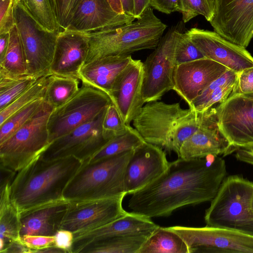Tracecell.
Masks as SVG:
<instances>
[{"mask_svg": "<svg viewBox=\"0 0 253 253\" xmlns=\"http://www.w3.org/2000/svg\"><path fill=\"white\" fill-rule=\"evenodd\" d=\"M150 4L153 8L167 14L181 10L180 0H150Z\"/></svg>", "mask_w": 253, "mask_h": 253, "instance_id": "45", "label": "cell"}, {"mask_svg": "<svg viewBox=\"0 0 253 253\" xmlns=\"http://www.w3.org/2000/svg\"><path fill=\"white\" fill-rule=\"evenodd\" d=\"M2 253H32V251L23 244L20 239L10 243Z\"/></svg>", "mask_w": 253, "mask_h": 253, "instance_id": "47", "label": "cell"}, {"mask_svg": "<svg viewBox=\"0 0 253 253\" xmlns=\"http://www.w3.org/2000/svg\"><path fill=\"white\" fill-rule=\"evenodd\" d=\"M124 13L134 17L133 0H120Z\"/></svg>", "mask_w": 253, "mask_h": 253, "instance_id": "50", "label": "cell"}, {"mask_svg": "<svg viewBox=\"0 0 253 253\" xmlns=\"http://www.w3.org/2000/svg\"><path fill=\"white\" fill-rule=\"evenodd\" d=\"M133 150L83 164L67 185L63 198L71 201L125 196V171Z\"/></svg>", "mask_w": 253, "mask_h": 253, "instance_id": "4", "label": "cell"}, {"mask_svg": "<svg viewBox=\"0 0 253 253\" xmlns=\"http://www.w3.org/2000/svg\"><path fill=\"white\" fill-rule=\"evenodd\" d=\"M151 233L137 235L116 236L95 242L82 253H138Z\"/></svg>", "mask_w": 253, "mask_h": 253, "instance_id": "28", "label": "cell"}, {"mask_svg": "<svg viewBox=\"0 0 253 253\" xmlns=\"http://www.w3.org/2000/svg\"><path fill=\"white\" fill-rule=\"evenodd\" d=\"M23 244L32 251V253L54 245V237L42 235H25L21 237Z\"/></svg>", "mask_w": 253, "mask_h": 253, "instance_id": "43", "label": "cell"}, {"mask_svg": "<svg viewBox=\"0 0 253 253\" xmlns=\"http://www.w3.org/2000/svg\"><path fill=\"white\" fill-rule=\"evenodd\" d=\"M51 73L41 77L27 90L0 110V125L11 115L31 104L33 102L44 98L48 78Z\"/></svg>", "mask_w": 253, "mask_h": 253, "instance_id": "34", "label": "cell"}, {"mask_svg": "<svg viewBox=\"0 0 253 253\" xmlns=\"http://www.w3.org/2000/svg\"><path fill=\"white\" fill-rule=\"evenodd\" d=\"M177 234L188 253H253V234L226 228L206 226L167 227Z\"/></svg>", "mask_w": 253, "mask_h": 253, "instance_id": "11", "label": "cell"}, {"mask_svg": "<svg viewBox=\"0 0 253 253\" xmlns=\"http://www.w3.org/2000/svg\"><path fill=\"white\" fill-rule=\"evenodd\" d=\"M143 77V62L133 59L117 77L109 93L112 103L126 125H130L145 103Z\"/></svg>", "mask_w": 253, "mask_h": 253, "instance_id": "18", "label": "cell"}, {"mask_svg": "<svg viewBox=\"0 0 253 253\" xmlns=\"http://www.w3.org/2000/svg\"><path fill=\"white\" fill-rule=\"evenodd\" d=\"M54 237V245L63 250L66 253H72V248L74 241V234L72 232L65 230H59Z\"/></svg>", "mask_w": 253, "mask_h": 253, "instance_id": "44", "label": "cell"}, {"mask_svg": "<svg viewBox=\"0 0 253 253\" xmlns=\"http://www.w3.org/2000/svg\"><path fill=\"white\" fill-rule=\"evenodd\" d=\"M40 78L29 75L17 77L0 75V110L18 97Z\"/></svg>", "mask_w": 253, "mask_h": 253, "instance_id": "33", "label": "cell"}, {"mask_svg": "<svg viewBox=\"0 0 253 253\" xmlns=\"http://www.w3.org/2000/svg\"><path fill=\"white\" fill-rule=\"evenodd\" d=\"M7 50L3 60L0 62V75L17 77L28 75L25 54L15 25L10 30Z\"/></svg>", "mask_w": 253, "mask_h": 253, "instance_id": "30", "label": "cell"}, {"mask_svg": "<svg viewBox=\"0 0 253 253\" xmlns=\"http://www.w3.org/2000/svg\"><path fill=\"white\" fill-rule=\"evenodd\" d=\"M15 0H0V34L9 32L14 26Z\"/></svg>", "mask_w": 253, "mask_h": 253, "instance_id": "41", "label": "cell"}, {"mask_svg": "<svg viewBox=\"0 0 253 253\" xmlns=\"http://www.w3.org/2000/svg\"><path fill=\"white\" fill-rule=\"evenodd\" d=\"M167 28V25L154 14L150 6L135 21L85 34L88 39L89 47L84 64L106 56L130 55L143 49H155Z\"/></svg>", "mask_w": 253, "mask_h": 253, "instance_id": "3", "label": "cell"}, {"mask_svg": "<svg viewBox=\"0 0 253 253\" xmlns=\"http://www.w3.org/2000/svg\"><path fill=\"white\" fill-rule=\"evenodd\" d=\"M134 19L115 12L108 0H80L66 30L89 34L121 26Z\"/></svg>", "mask_w": 253, "mask_h": 253, "instance_id": "20", "label": "cell"}, {"mask_svg": "<svg viewBox=\"0 0 253 253\" xmlns=\"http://www.w3.org/2000/svg\"><path fill=\"white\" fill-rule=\"evenodd\" d=\"M11 181L1 183L0 200V253L12 242L20 239L19 212L10 197Z\"/></svg>", "mask_w": 253, "mask_h": 253, "instance_id": "26", "label": "cell"}, {"mask_svg": "<svg viewBox=\"0 0 253 253\" xmlns=\"http://www.w3.org/2000/svg\"><path fill=\"white\" fill-rule=\"evenodd\" d=\"M105 110L92 121L51 142L40 155L41 158L52 160L73 156L83 163L87 162L109 140L102 127Z\"/></svg>", "mask_w": 253, "mask_h": 253, "instance_id": "13", "label": "cell"}, {"mask_svg": "<svg viewBox=\"0 0 253 253\" xmlns=\"http://www.w3.org/2000/svg\"><path fill=\"white\" fill-rule=\"evenodd\" d=\"M233 151L217 127L214 109L212 107L202 126L184 142L177 155L178 158L192 159L219 155L225 156Z\"/></svg>", "mask_w": 253, "mask_h": 253, "instance_id": "23", "label": "cell"}, {"mask_svg": "<svg viewBox=\"0 0 253 253\" xmlns=\"http://www.w3.org/2000/svg\"><path fill=\"white\" fill-rule=\"evenodd\" d=\"M138 253H188V250L177 234L159 226L151 233Z\"/></svg>", "mask_w": 253, "mask_h": 253, "instance_id": "27", "label": "cell"}, {"mask_svg": "<svg viewBox=\"0 0 253 253\" xmlns=\"http://www.w3.org/2000/svg\"><path fill=\"white\" fill-rule=\"evenodd\" d=\"M134 18L138 19L143 12L150 6V0H133Z\"/></svg>", "mask_w": 253, "mask_h": 253, "instance_id": "48", "label": "cell"}, {"mask_svg": "<svg viewBox=\"0 0 253 253\" xmlns=\"http://www.w3.org/2000/svg\"><path fill=\"white\" fill-rule=\"evenodd\" d=\"M206 58L194 43L187 32L181 33L175 49L176 65Z\"/></svg>", "mask_w": 253, "mask_h": 253, "instance_id": "38", "label": "cell"}, {"mask_svg": "<svg viewBox=\"0 0 253 253\" xmlns=\"http://www.w3.org/2000/svg\"><path fill=\"white\" fill-rule=\"evenodd\" d=\"M83 163L73 156L45 160L40 155L16 172L10 197L19 212L64 199V191Z\"/></svg>", "mask_w": 253, "mask_h": 253, "instance_id": "2", "label": "cell"}, {"mask_svg": "<svg viewBox=\"0 0 253 253\" xmlns=\"http://www.w3.org/2000/svg\"><path fill=\"white\" fill-rule=\"evenodd\" d=\"M159 226L146 216L131 211L90 231L74 235L72 253H82L88 245L100 240L116 236L151 233Z\"/></svg>", "mask_w": 253, "mask_h": 253, "instance_id": "21", "label": "cell"}, {"mask_svg": "<svg viewBox=\"0 0 253 253\" xmlns=\"http://www.w3.org/2000/svg\"><path fill=\"white\" fill-rule=\"evenodd\" d=\"M163 149L145 141L135 148L128 160L124 174V189L126 195L149 185L169 167Z\"/></svg>", "mask_w": 253, "mask_h": 253, "instance_id": "16", "label": "cell"}, {"mask_svg": "<svg viewBox=\"0 0 253 253\" xmlns=\"http://www.w3.org/2000/svg\"><path fill=\"white\" fill-rule=\"evenodd\" d=\"M247 94L249 96H253V93H248V94Z\"/></svg>", "mask_w": 253, "mask_h": 253, "instance_id": "54", "label": "cell"}, {"mask_svg": "<svg viewBox=\"0 0 253 253\" xmlns=\"http://www.w3.org/2000/svg\"><path fill=\"white\" fill-rule=\"evenodd\" d=\"M130 55L109 56L85 63L79 78L82 84L96 88L108 95L122 72L132 60Z\"/></svg>", "mask_w": 253, "mask_h": 253, "instance_id": "25", "label": "cell"}, {"mask_svg": "<svg viewBox=\"0 0 253 253\" xmlns=\"http://www.w3.org/2000/svg\"><path fill=\"white\" fill-rule=\"evenodd\" d=\"M226 173L225 161L218 156L178 158L157 179L132 194L127 206L150 218L168 216L180 208L211 202Z\"/></svg>", "mask_w": 253, "mask_h": 253, "instance_id": "1", "label": "cell"}, {"mask_svg": "<svg viewBox=\"0 0 253 253\" xmlns=\"http://www.w3.org/2000/svg\"><path fill=\"white\" fill-rule=\"evenodd\" d=\"M235 157L239 161L253 166V143L238 149Z\"/></svg>", "mask_w": 253, "mask_h": 253, "instance_id": "46", "label": "cell"}, {"mask_svg": "<svg viewBox=\"0 0 253 253\" xmlns=\"http://www.w3.org/2000/svg\"><path fill=\"white\" fill-rule=\"evenodd\" d=\"M184 24L180 21L170 27L143 62L142 95L145 103L159 100L173 89V75L177 66L176 45L180 34L183 32Z\"/></svg>", "mask_w": 253, "mask_h": 253, "instance_id": "7", "label": "cell"}, {"mask_svg": "<svg viewBox=\"0 0 253 253\" xmlns=\"http://www.w3.org/2000/svg\"><path fill=\"white\" fill-rule=\"evenodd\" d=\"M214 31L246 48L253 38V0H214Z\"/></svg>", "mask_w": 253, "mask_h": 253, "instance_id": "15", "label": "cell"}, {"mask_svg": "<svg viewBox=\"0 0 253 253\" xmlns=\"http://www.w3.org/2000/svg\"><path fill=\"white\" fill-rule=\"evenodd\" d=\"M13 15L25 54L27 74L41 77L50 73L59 32L42 28L17 0Z\"/></svg>", "mask_w": 253, "mask_h": 253, "instance_id": "9", "label": "cell"}, {"mask_svg": "<svg viewBox=\"0 0 253 253\" xmlns=\"http://www.w3.org/2000/svg\"><path fill=\"white\" fill-rule=\"evenodd\" d=\"M236 82L216 88L203 100L192 103L189 108L198 113H204L209 110L214 105L224 102L232 94Z\"/></svg>", "mask_w": 253, "mask_h": 253, "instance_id": "39", "label": "cell"}, {"mask_svg": "<svg viewBox=\"0 0 253 253\" xmlns=\"http://www.w3.org/2000/svg\"><path fill=\"white\" fill-rule=\"evenodd\" d=\"M53 109L44 100L26 124L0 143V169L16 173L47 148L50 144L48 121Z\"/></svg>", "mask_w": 253, "mask_h": 253, "instance_id": "6", "label": "cell"}, {"mask_svg": "<svg viewBox=\"0 0 253 253\" xmlns=\"http://www.w3.org/2000/svg\"><path fill=\"white\" fill-rule=\"evenodd\" d=\"M130 126L124 123L112 103L107 107L102 125L103 133L106 139L109 140L115 136L124 133Z\"/></svg>", "mask_w": 253, "mask_h": 253, "instance_id": "37", "label": "cell"}, {"mask_svg": "<svg viewBox=\"0 0 253 253\" xmlns=\"http://www.w3.org/2000/svg\"><path fill=\"white\" fill-rule=\"evenodd\" d=\"M253 182L240 175L225 177L205 212L206 226L253 234L251 211Z\"/></svg>", "mask_w": 253, "mask_h": 253, "instance_id": "5", "label": "cell"}, {"mask_svg": "<svg viewBox=\"0 0 253 253\" xmlns=\"http://www.w3.org/2000/svg\"><path fill=\"white\" fill-rule=\"evenodd\" d=\"M44 101L38 99L16 112L0 125V143L26 124L38 112Z\"/></svg>", "mask_w": 253, "mask_h": 253, "instance_id": "35", "label": "cell"}, {"mask_svg": "<svg viewBox=\"0 0 253 253\" xmlns=\"http://www.w3.org/2000/svg\"><path fill=\"white\" fill-rule=\"evenodd\" d=\"M144 141L137 131L130 126L124 133L110 139L87 162L85 163H92L132 150Z\"/></svg>", "mask_w": 253, "mask_h": 253, "instance_id": "31", "label": "cell"}, {"mask_svg": "<svg viewBox=\"0 0 253 253\" xmlns=\"http://www.w3.org/2000/svg\"><path fill=\"white\" fill-rule=\"evenodd\" d=\"M60 32L68 27L80 0H54Z\"/></svg>", "mask_w": 253, "mask_h": 253, "instance_id": "40", "label": "cell"}, {"mask_svg": "<svg viewBox=\"0 0 253 253\" xmlns=\"http://www.w3.org/2000/svg\"><path fill=\"white\" fill-rule=\"evenodd\" d=\"M253 93V67L238 73L236 85L232 94Z\"/></svg>", "mask_w": 253, "mask_h": 253, "instance_id": "42", "label": "cell"}, {"mask_svg": "<svg viewBox=\"0 0 253 253\" xmlns=\"http://www.w3.org/2000/svg\"><path fill=\"white\" fill-rule=\"evenodd\" d=\"M42 28L60 32L54 0H17Z\"/></svg>", "mask_w": 253, "mask_h": 253, "instance_id": "32", "label": "cell"}, {"mask_svg": "<svg viewBox=\"0 0 253 253\" xmlns=\"http://www.w3.org/2000/svg\"><path fill=\"white\" fill-rule=\"evenodd\" d=\"M187 32L206 58L238 73L253 67V57L246 48L228 41L215 31L193 28Z\"/></svg>", "mask_w": 253, "mask_h": 253, "instance_id": "17", "label": "cell"}, {"mask_svg": "<svg viewBox=\"0 0 253 253\" xmlns=\"http://www.w3.org/2000/svg\"><path fill=\"white\" fill-rule=\"evenodd\" d=\"M69 201L64 198L19 212L20 236H54L60 229Z\"/></svg>", "mask_w": 253, "mask_h": 253, "instance_id": "24", "label": "cell"}, {"mask_svg": "<svg viewBox=\"0 0 253 253\" xmlns=\"http://www.w3.org/2000/svg\"><path fill=\"white\" fill-rule=\"evenodd\" d=\"M180 3L184 23L199 15L203 16L209 22L213 17L214 0H180Z\"/></svg>", "mask_w": 253, "mask_h": 253, "instance_id": "36", "label": "cell"}, {"mask_svg": "<svg viewBox=\"0 0 253 253\" xmlns=\"http://www.w3.org/2000/svg\"><path fill=\"white\" fill-rule=\"evenodd\" d=\"M214 109L217 127L234 151L253 143V96L232 94Z\"/></svg>", "mask_w": 253, "mask_h": 253, "instance_id": "12", "label": "cell"}, {"mask_svg": "<svg viewBox=\"0 0 253 253\" xmlns=\"http://www.w3.org/2000/svg\"><path fill=\"white\" fill-rule=\"evenodd\" d=\"M88 47V39L85 34L68 30L59 32L49 73L79 78Z\"/></svg>", "mask_w": 253, "mask_h": 253, "instance_id": "22", "label": "cell"}, {"mask_svg": "<svg viewBox=\"0 0 253 253\" xmlns=\"http://www.w3.org/2000/svg\"><path fill=\"white\" fill-rule=\"evenodd\" d=\"M113 9L117 13L124 14V11L120 0H108Z\"/></svg>", "mask_w": 253, "mask_h": 253, "instance_id": "52", "label": "cell"}, {"mask_svg": "<svg viewBox=\"0 0 253 253\" xmlns=\"http://www.w3.org/2000/svg\"><path fill=\"white\" fill-rule=\"evenodd\" d=\"M251 211L252 217L253 218V194L252 196V201H251Z\"/></svg>", "mask_w": 253, "mask_h": 253, "instance_id": "53", "label": "cell"}, {"mask_svg": "<svg viewBox=\"0 0 253 253\" xmlns=\"http://www.w3.org/2000/svg\"><path fill=\"white\" fill-rule=\"evenodd\" d=\"M228 69L207 58L177 65L174 72L173 90L189 107L211 83Z\"/></svg>", "mask_w": 253, "mask_h": 253, "instance_id": "19", "label": "cell"}, {"mask_svg": "<svg viewBox=\"0 0 253 253\" xmlns=\"http://www.w3.org/2000/svg\"><path fill=\"white\" fill-rule=\"evenodd\" d=\"M112 103L105 92L82 84L72 98L51 113L47 125L50 143L92 121Z\"/></svg>", "mask_w": 253, "mask_h": 253, "instance_id": "8", "label": "cell"}, {"mask_svg": "<svg viewBox=\"0 0 253 253\" xmlns=\"http://www.w3.org/2000/svg\"><path fill=\"white\" fill-rule=\"evenodd\" d=\"M191 111L182 108L179 103L150 101L143 106L132 125L145 142L170 152L177 128Z\"/></svg>", "mask_w": 253, "mask_h": 253, "instance_id": "10", "label": "cell"}, {"mask_svg": "<svg viewBox=\"0 0 253 253\" xmlns=\"http://www.w3.org/2000/svg\"><path fill=\"white\" fill-rule=\"evenodd\" d=\"M125 197L69 201L60 229L69 230L76 235L114 220L127 212L122 205Z\"/></svg>", "mask_w": 253, "mask_h": 253, "instance_id": "14", "label": "cell"}, {"mask_svg": "<svg viewBox=\"0 0 253 253\" xmlns=\"http://www.w3.org/2000/svg\"><path fill=\"white\" fill-rule=\"evenodd\" d=\"M9 40V33L0 34V62L4 59L6 54Z\"/></svg>", "mask_w": 253, "mask_h": 253, "instance_id": "49", "label": "cell"}, {"mask_svg": "<svg viewBox=\"0 0 253 253\" xmlns=\"http://www.w3.org/2000/svg\"><path fill=\"white\" fill-rule=\"evenodd\" d=\"M80 82L77 78L51 74L44 100L54 109L62 106L80 90Z\"/></svg>", "mask_w": 253, "mask_h": 253, "instance_id": "29", "label": "cell"}, {"mask_svg": "<svg viewBox=\"0 0 253 253\" xmlns=\"http://www.w3.org/2000/svg\"><path fill=\"white\" fill-rule=\"evenodd\" d=\"M36 253H66L65 251L61 249L54 245L47 247L37 251Z\"/></svg>", "mask_w": 253, "mask_h": 253, "instance_id": "51", "label": "cell"}]
</instances>
